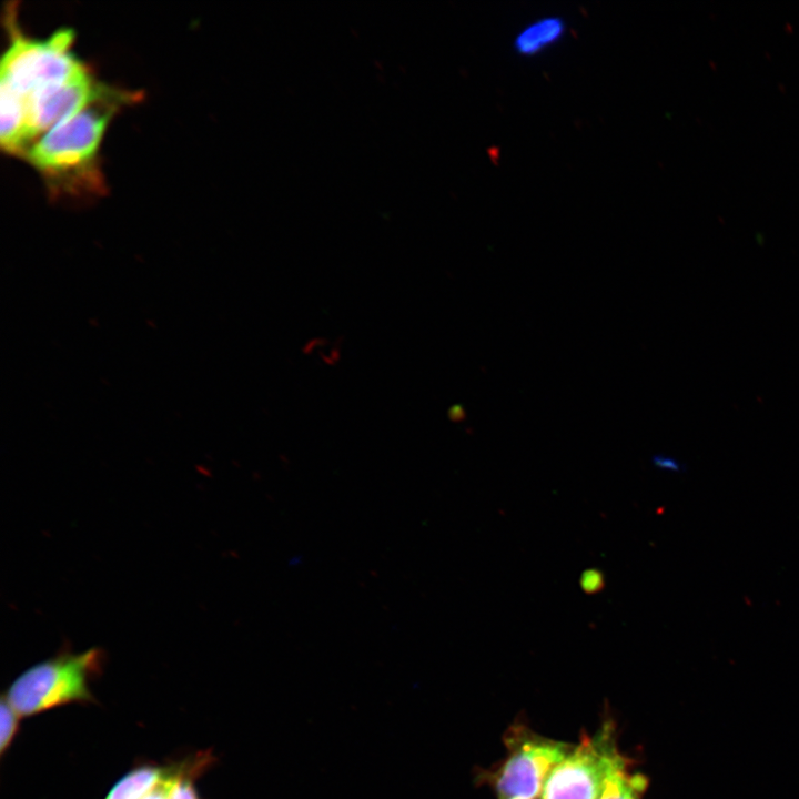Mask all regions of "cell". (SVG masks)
<instances>
[{
	"mask_svg": "<svg viewBox=\"0 0 799 799\" xmlns=\"http://www.w3.org/2000/svg\"><path fill=\"white\" fill-rule=\"evenodd\" d=\"M140 98L139 93L101 83L82 110L42 135L24 158L42 174L52 193L104 192L98 164L103 134L119 108Z\"/></svg>",
	"mask_w": 799,
	"mask_h": 799,
	"instance_id": "1",
	"label": "cell"
},
{
	"mask_svg": "<svg viewBox=\"0 0 799 799\" xmlns=\"http://www.w3.org/2000/svg\"><path fill=\"white\" fill-rule=\"evenodd\" d=\"M8 27L11 42L1 60V93L21 102L24 111L31 97L85 67L71 51L72 30L60 29L45 40H36L20 33L11 19Z\"/></svg>",
	"mask_w": 799,
	"mask_h": 799,
	"instance_id": "2",
	"label": "cell"
},
{
	"mask_svg": "<svg viewBox=\"0 0 799 799\" xmlns=\"http://www.w3.org/2000/svg\"><path fill=\"white\" fill-rule=\"evenodd\" d=\"M102 661L100 649L61 653L38 663L11 684L3 698L20 717L32 716L70 702L91 701L90 680Z\"/></svg>",
	"mask_w": 799,
	"mask_h": 799,
	"instance_id": "3",
	"label": "cell"
},
{
	"mask_svg": "<svg viewBox=\"0 0 799 799\" xmlns=\"http://www.w3.org/2000/svg\"><path fill=\"white\" fill-rule=\"evenodd\" d=\"M507 756L483 779L499 799H537L554 768L574 746L515 727L506 736Z\"/></svg>",
	"mask_w": 799,
	"mask_h": 799,
	"instance_id": "4",
	"label": "cell"
},
{
	"mask_svg": "<svg viewBox=\"0 0 799 799\" xmlns=\"http://www.w3.org/2000/svg\"><path fill=\"white\" fill-rule=\"evenodd\" d=\"M616 751L613 726L605 724L594 737H584L554 768L542 799H596Z\"/></svg>",
	"mask_w": 799,
	"mask_h": 799,
	"instance_id": "5",
	"label": "cell"
},
{
	"mask_svg": "<svg viewBox=\"0 0 799 799\" xmlns=\"http://www.w3.org/2000/svg\"><path fill=\"white\" fill-rule=\"evenodd\" d=\"M100 85L84 67L69 80L31 97L26 103L27 151L42 135L82 110Z\"/></svg>",
	"mask_w": 799,
	"mask_h": 799,
	"instance_id": "6",
	"label": "cell"
},
{
	"mask_svg": "<svg viewBox=\"0 0 799 799\" xmlns=\"http://www.w3.org/2000/svg\"><path fill=\"white\" fill-rule=\"evenodd\" d=\"M646 788L647 779L640 773L631 772L628 761L617 750L596 799H641Z\"/></svg>",
	"mask_w": 799,
	"mask_h": 799,
	"instance_id": "7",
	"label": "cell"
},
{
	"mask_svg": "<svg viewBox=\"0 0 799 799\" xmlns=\"http://www.w3.org/2000/svg\"><path fill=\"white\" fill-rule=\"evenodd\" d=\"M169 766L143 765L124 775L104 799H142L163 779Z\"/></svg>",
	"mask_w": 799,
	"mask_h": 799,
	"instance_id": "8",
	"label": "cell"
},
{
	"mask_svg": "<svg viewBox=\"0 0 799 799\" xmlns=\"http://www.w3.org/2000/svg\"><path fill=\"white\" fill-rule=\"evenodd\" d=\"M212 760V755L209 751H203L181 762L173 763L169 785V799H199L194 780Z\"/></svg>",
	"mask_w": 799,
	"mask_h": 799,
	"instance_id": "9",
	"label": "cell"
},
{
	"mask_svg": "<svg viewBox=\"0 0 799 799\" xmlns=\"http://www.w3.org/2000/svg\"><path fill=\"white\" fill-rule=\"evenodd\" d=\"M563 23L557 18H546L527 27L516 39L519 52L528 54L537 52L556 41L563 33Z\"/></svg>",
	"mask_w": 799,
	"mask_h": 799,
	"instance_id": "10",
	"label": "cell"
},
{
	"mask_svg": "<svg viewBox=\"0 0 799 799\" xmlns=\"http://www.w3.org/2000/svg\"><path fill=\"white\" fill-rule=\"evenodd\" d=\"M20 716L2 697L0 707V749L1 755L11 745L19 726Z\"/></svg>",
	"mask_w": 799,
	"mask_h": 799,
	"instance_id": "11",
	"label": "cell"
},
{
	"mask_svg": "<svg viewBox=\"0 0 799 799\" xmlns=\"http://www.w3.org/2000/svg\"><path fill=\"white\" fill-rule=\"evenodd\" d=\"M579 583L583 590L587 594H596L605 586L604 575L597 568L586 569L581 574Z\"/></svg>",
	"mask_w": 799,
	"mask_h": 799,
	"instance_id": "12",
	"label": "cell"
},
{
	"mask_svg": "<svg viewBox=\"0 0 799 799\" xmlns=\"http://www.w3.org/2000/svg\"><path fill=\"white\" fill-rule=\"evenodd\" d=\"M172 771L173 765H170L160 783L142 799H169V785Z\"/></svg>",
	"mask_w": 799,
	"mask_h": 799,
	"instance_id": "13",
	"label": "cell"
},
{
	"mask_svg": "<svg viewBox=\"0 0 799 799\" xmlns=\"http://www.w3.org/2000/svg\"><path fill=\"white\" fill-rule=\"evenodd\" d=\"M653 463L659 467H665V468H669V469L678 471L680 468L679 465L675 461L669 459L667 457H663V456H655L653 458Z\"/></svg>",
	"mask_w": 799,
	"mask_h": 799,
	"instance_id": "14",
	"label": "cell"
},
{
	"mask_svg": "<svg viewBox=\"0 0 799 799\" xmlns=\"http://www.w3.org/2000/svg\"><path fill=\"white\" fill-rule=\"evenodd\" d=\"M449 416L452 419L457 421L462 419L464 417V409L461 406H454L449 411Z\"/></svg>",
	"mask_w": 799,
	"mask_h": 799,
	"instance_id": "15",
	"label": "cell"
},
{
	"mask_svg": "<svg viewBox=\"0 0 799 799\" xmlns=\"http://www.w3.org/2000/svg\"><path fill=\"white\" fill-rule=\"evenodd\" d=\"M509 799H522V798H509Z\"/></svg>",
	"mask_w": 799,
	"mask_h": 799,
	"instance_id": "16",
	"label": "cell"
}]
</instances>
